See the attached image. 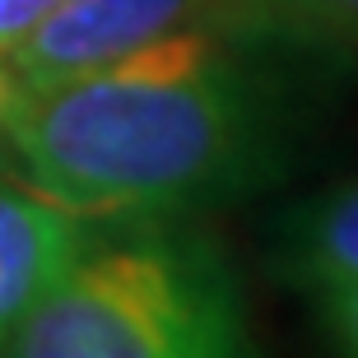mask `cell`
Here are the masks:
<instances>
[{"instance_id":"obj_8","label":"cell","mask_w":358,"mask_h":358,"mask_svg":"<svg viewBox=\"0 0 358 358\" xmlns=\"http://www.w3.org/2000/svg\"><path fill=\"white\" fill-rule=\"evenodd\" d=\"M66 0H0V56L19 47L38 24H47Z\"/></svg>"},{"instance_id":"obj_2","label":"cell","mask_w":358,"mask_h":358,"mask_svg":"<svg viewBox=\"0 0 358 358\" xmlns=\"http://www.w3.org/2000/svg\"><path fill=\"white\" fill-rule=\"evenodd\" d=\"M0 358H256L228 252L182 219H121L84 242Z\"/></svg>"},{"instance_id":"obj_6","label":"cell","mask_w":358,"mask_h":358,"mask_svg":"<svg viewBox=\"0 0 358 358\" xmlns=\"http://www.w3.org/2000/svg\"><path fill=\"white\" fill-rule=\"evenodd\" d=\"M214 28L270 56H358V0H219Z\"/></svg>"},{"instance_id":"obj_7","label":"cell","mask_w":358,"mask_h":358,"mask_svg":"<svg viewBox=\"0 0 358 358\" xmlns=\"http://www.w3.org/2000/svg\"><path fill=\"white\" fill-rule=\"evenodd\" d=\"M317 326L335 358H358V284L317 293Z\"/></svg>"},{"instance_id":"obj_3","label":"cell","mask_w":358,"mask_h":358,"mask_svg":"<svg viewBox=\"0 0 358 358\" xmlns=\"http://www.w3.org/2000/svg\"><path fill=\"white\" fill-rule=\"evenodd\" d=\"M214 14L219 0H66L0 61L14 75V89H42L140 52L168 33L214 24Z\"/></svg>"},{"instance_id":"obj_9","label":"cell","mask_w":358,"mask_h":358,"mask_svg":"<svg viewBox=\"0 0 358 358\" xmlns=\"http://www.w3.org/2000/svg\"><path fill=\"white\" fill-rule=\"evenodd\" d=\"M14 75L5 70V61H0V159H5V112H10V103H14Z\"/></svg>"},{"instance_id":"obj_5","label":"cell","mask_w":358,"mask_h":358,"mask_svg":"<svg viewBox=\"0 0 358 358\" xmlns=\"http://www.w3.org/2000/svg\"><path fill=\"white\" fill-rule=\"evenodd\" d=\"M266 270L293 293H331L358 284V182L326 186L279 214Z\"/></svg>"},{"instance_id":"obj_4","label":"cell","mask_w":358,"mask_h":358,"mask_svg":"<svg viewBox=\"0 0 358 358\" xmlns=\"http://www.w3.org/2000/svg\"><path fill=\"white\" fill-rule=\"evenodd\" d=\"M89 219L61 210L24 182H0V349L56 275L84 252Z\"/></svg>"},{"instance_id":"obj_1","label":"cell","mask_w":358,"mask_h":358,"mask_svg":"<svg viewBox=\"0 0 358 358\" xmlns=\"http://www.w3.org/2000/svg\"><path fill=\"white\" fill-rule=\"evenodd\" d=\"M284 56L196 24L84 75L19 89L14 182L80 219H182L252 196L284 168Z\"/></svg>"}]
</instances>
